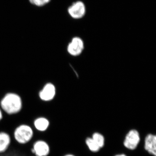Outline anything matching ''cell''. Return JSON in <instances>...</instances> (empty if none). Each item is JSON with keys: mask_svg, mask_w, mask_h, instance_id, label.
Masks as SVG:
<instances>
[{"mask_svg": "<svg viewBox=\"0 0 156 156\" xmlns=\"http://www.w3.org/2000/svg\"><path fill=\"white\" fill-rule=\"evenodd\" d=\"M68 12L70 16L74 19H80L86 14V6L83 2L77 1L69 7Z\"/></svg>", "mask_w": 156, "mask_h": 156, "instance_id": "obj_4", "label": "cell"}, {"mask_svg": "<svg viewBox=\"0 0 156 156\" xmlns=\"http://www.w3.org/2000/svg\"><path fill=\"white\" fill-rule=\"evenodd\" d=\"M33 128L27 124H21L14 128L12 133V140L20 145H26L31 142L34 136Z\"/></svg>", "mask_w": 156, "mask_h": 156, "instance_id": "obj_1", "label": "cell"}, {"mask_svg": "<svg viewBox=\"0 0 156 156\" xmlns=\"http://www.w3.org/2000/svg\"><path fill=\"white\" fill-rule=\"evenodd\" d=\"M140 137L138 131L135 130H131L126 135L124 146L130 150H134L139 143Z\"/></svg>", "mask_w": 156, "mask_h": 156, "instance_id": "obj_5", "label": "cell"}, {"mask_svg": "<svg viewBox=\"0 0 156 156\" xmlns=\"http://www.w3.org/2000/svg\"><path fill=\"white\" fill-rule=\"evenodd\" d=\"M12 141L11 134L6 131H0V154H5L9 150Z\"/></svg>", "mask_w": 156, "mask_h": 156, "instance_id": "obj_8", "label": "cell"}, {"mask_svg": "<svg viewBox=\"0 0 156 156\" xmlns=\"http://www.w3.org/2000/svg\"><path fill=\"white\" fill-rule=\"evenodd\" d=\"M92 138L100 148L103 147L105 144V139L103 135L98 133H95L92 135Z\"/></svg>", "mask_w": 156, "mask_h": 156, "instance_id": "obj_11", "label": "cell"}, {"mask_svg": "<svg viewBox=\"0 0 156 156\" xmlns=\"http://www.w3.org/2000/svg\"><path fill=\"white\" fill-rule=\"evenodd\" d=\"M50 125V121L48 119L45 117H40L34 120L32 126L35 131L44 133L48 131Z\"/></svg>", "mask_w": 156, "mask_h": 156, "instance_id": "obj_7", "label": "cell"}, {"mask_svg": "<svg viewBox=\"0 0 156 156\" xmlns=\"http://www.w3.org/2000/svg\"><path fill=\"white\" fill-rule=\"evenodd\" d=\"M30 2L37 7H42L48 4L51 0H29Z\"/></svg>", "mask_w": 156, "mask_h": 156, "instance_id": "obj_13", "label": "cell"}, {"mask_svg": "<svg viewBox=\"0 0 156 156\" xmlns=\"http://www.w3.org/2000/svg\"><path fill=\"white\" fill-rule=\"evenodd\" d=\"M3 116L2 112V111L0 109V122H1V121H2L3 119Z\"/></svg>", "mask_w": 156, "mask_h": 156, "instance_id": "obj_14", "label": "cell"}, {"mask_svg": "<svg viewBox=\"0 0 156 156\" xmlns=\"http://www.w3.org/2000/svg\"><path fill=\"white\" fill-rule=\"evenodd\" d=\"M64 156H73V155H72V154H67V155H65Z\"/></svg>", "mask_w": 156, "mask_h": 156, "instance_id": "obj_16", "label": "cell"}, {"mask_svg": "<svg viewBox=\"0 0 156 156\" xmlns=\"http://www.w3.org/2000/svg\"><path fill=\"white\" fill-rule=\"evenodd\" d=\"M145 149L151 154L156 155V136L153 134H149L146 137Z\"/></svg>", "mask_w": 156, "mask_h": 156, "instance_id": "obj_10", "label": "cell"}, {"mask_svg": "<svg viewBox=\"0 0 156 156\" xmlns=\"http://www.w3.org/2000/svg\"><path fill=\"white\" fill-rule=\"evenodd\" d=\"M21 98L16 94L9 93L1 101V107L4 112L9 115L16 114L22 108Z\"/></svg>", "mask_w": 156, "mask_h": 156, "instance_id": "obj_2", "label": "cell"}, {"mask_svg": "<svg viewBox=\"0 0 156 156\" xmlns=\"http://www.w3.org/2000/svg\"><path fill=\"white\" fill-rule=\"evenodd\" d=\"M86 144L90 151L94 152L98 151L100 150V147L94 141L92 138H87Z\"/></svg>", "mask_w": 156, "mask_h": 156, "instance_id": "obj_12", "label": "cell"}, {"mask_svg": "<svg viewBox=\"0 0 156 156\" xmlns=\"http://www.w3.org/2000/svg\"><path fill=\"white\" fill-rule=\"evenodd\" d=\"M84 49V43L80 37L73 38L68 46L67 50L70 54L73 56H78L82 53Z\"/></svg>", "mask_w": 156, "mask_h": 156, "instance_id": "obj_6", "label": "cell"}, {"mask_svg": "<svg viewBox=\"0 0 156 156\" xmlns=\"http://www.w3.org/2000/svg\"><path fill=\"white\" fill-rule=\"evenodd\" d=\"M31 153L34 156H48L50 153V147L48 143L41 139H37L30 142Z\"/></svg>", "mask_w": 156, "mask_h": 156, "instance_id": "obj_3", "label": "cell"}, {"mask_svg": "<svg viewBox=\"0 0 156 156\" xmlns=\"http://www.w3.org/2000/svg\"><path fill=\"white\" fill-rule=\"evenodd\" d=\"M115 156H126L125 155H124V154H120V155H116Z\"/></svg>", "mask_w": 156, "mask_h": 156, "instance_id": "obj_15", "label": "cell"}, {"mask_svg": "<svg viewBox=\"0 0 156 156\" xmlns=\"http://www.w3.org/2000/svg\"><path fill=\"white\" fill-rule=\"evenodd\" d=\"M56 94V89L52 84L48 83L44 87L40 92V97L41 99L46 101L52 100Z\"/></svg>", "mask_w": 156, "mask_h": 156, "instance_id": "obj_9", "label": "cell"}]
</instances>
